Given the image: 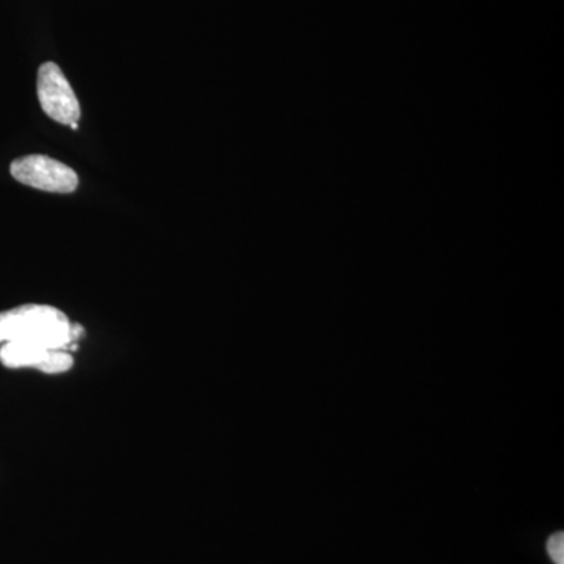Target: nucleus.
<instances>
[{
	"instance_id": "obj_1",
	"label": "nucleus",
	"mask_w": 564,
	"mask_h": 564,
	"mask_svg": "<svg viewBox=\"0 0 564 564\" xmlns=\"http://www.w3.org/2000/svg\"><path fill=\"white\" fill-rule=\"evenodd\" d=\"M85 328L50 304H22L0 313V345L29 343L73 352Z\"/></svg>"
},
{
	"instance_id": "obj_2",
	"label": "nucleus",
	"mask_w": 564,
	"mask_h": 564,
	"mask_svg": "<svg viewBox=\"0 0 564 564\" xmlns=\"http://www.w3.org/2000/svg\"><path fill=\"white\" fill-rule=\"evenodd\" d=\"M10 173L18 182L36 191L66 195L79 187L77 173L47 155L32 154L17 159L11 162Z\"/></svg>"
},
{
	"instance_id": "obj_3",
	"label": "nucleus",
	"mask_w": 564,
	"mask_h": 564,
	"mask_svg": "<svg viewBox=\"0 0 564 564\" xmlns=\"http://www.w3.org/2000/svg\"><path fill=\"white\" fill-rule=\"evenodd\" d=\"M41 109L51 120L70 126L80 120V104L61 66L46 62L40 66L36 82Z\"/></svg>"
},
{
	"instance_id": "obj_4",
	"label": "nucleus",
	"mask_w": 564,
	"mask_h": 564,
	"mask_svg": "<svg viewBox=\"0 0 564 564\" xmlns=\"http://www.w3.org/2000/svg\"><path fill=\"white\" fill-rule=\"evenodd\" d=\"M0 362L11 370H36L46 375L69 372L74 366L73 352L55 350L43 345L9 343L0 345Z\"/></svg>"
},
{
	"instance_id": "obj_5",
	"label": "nucleus",
	"mask_w": 564,
	"mask_h": 564,
	"mask_svg": "<svg viewBox=\"0 0 564 564\" xmlns=\"http://www.w3.org/2000/svg\"><path fill=\"white\" fill-rule=\"evenodd\" d=\"M547 552L552 562L555 564H564V534L563 532L554 533L547 541Z\"/></svg>"
}]
</instances>
